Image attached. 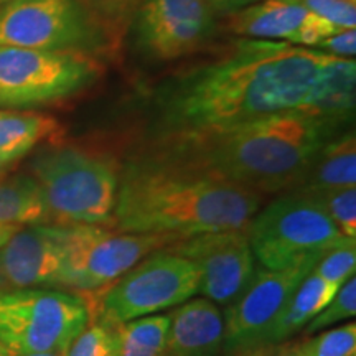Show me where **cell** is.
<instances>
[{
  "instance_id": "8fae6325",
  "label": "cell",
  "mask_w": 356,
  "mask_h": 356,
  "mask_svg": "<svg viewBox=\"0 0 356 356\" xmlns=\"http://www.w3.org/2000/svg\"><path fill=\"white\" fill-rule=\"evenodd\" d=\"M320 257L322 254L284 269H256L251 282L226 310L222 337L226 353H252L264 348L284 307Z\"/></svg>"
},
{
  "instance_id": "4dcf8cb0",
  "label": "cell",
  "mask_w": 356,
  "mask_h": 356,
  "mask_svg": "<svg viewBox=\"0 0 356 356\" xmlns=\"http://www.w3.org/2000/svg\"><path fill=\"white\" fill-rule=\"evenodd\" d=\"M259 356H304L300 350V345H292V346H286V348H280L275 351V353H266L262 350V353Z\"/></svg>"
},
{
  "instance_id": "ffe728a7",
  "label": "cell",
  "mask_w": 356,
  "mask_h": 356,
  "mask_svg": "<svg viewBox=\"0 0 356 356\" xmlns=\"http://www.w3.org/2000/svg\"><path fill=\"white\" fill-rule=\"evenodd\" d=\"M51 225L47 203L37 181L17 175L0 181V226Z\"/></svg>"
},
{
  "instance_id": "e0dca14e",
  "label": "cell",
  "mask_w": 356,
  "mask_h": 356,
  "mask_svg": "<svg viewBox=\"0 0 356 356\" xmlns=\"http://www.w3.org/2000/svg\"><path fill=\"white\" fill-rule=\"evenodd\" d=\"M60 132L51 115L0 109V175L12 170L40 142Z\"/></svg>"
},
{
  "instance_id": "4316f807",
  "label": "cell",
  "mask_w": 356,
  "mask_h": 356,
  "mask_svg": "<svg viewBox=\"0 0 356 356\" xmlns=\"http://www.w3.org/2000/svg\"><path fill=\"white\" fill-rule=\"evenodd\" d=\"M299 2L338 30L356 29L355 0H299Z\"/></svg>"
},
{
  "instance_id": "f546056e",
  "label": "cell",
  "mask_w": 356,
  "mask_h": 356,
  "mask_svg": "<svg viewBox=\"0 0 356 356\" xmlns=\"http://www.w3.org/2000/svg\"><path fill=\"white\" fill-rule=\"evenodd\" d=\"M92 3H95L97 10H101L109 17H114L122 15V13L127 12L132 6L139 3V0H92Z\"/></svg>"
},
{
  "instance_id": "5bb4252c",
  "label": "cell",
  "mask_w": 356,
  "mask_h": 356,
  "mask_svg": "<svg viewBox=\"0 0 356 356\" xmlns=\"http://www.w3.org/2000/svg\"><path fill=\"white\" fill-rule=\"evenodd\" d=\"M76 226H22L0 248V291L61 287Z\"/></svg>"
},
{
  "instance_id": "7402d4cb",
  "label": "cell",
  "mask_w": 356,
  "mask_h": 356,
  "mask_svg": "<svg viewBox=\"0 0 356 356\" xmlns=\"http://www.w3.org/2000/svg\"><path fill=\"white\" fill-rule=\"evenodd\" d=\"M297 193L314 200L346 238L356 241V186L297 191Z\"/></svg>"
},
{
  "instance_id": "83f0119b",
  "label": "cell",
  "mask_w": 356,
  "mask_h": 356,
  "mask_svg": "<svg viewBox=\"0 0 356 356\" xmlns=\"http://www.w3.org/2000/svg\"><path fill=\"white\" fill-rule=\"evenodd\" d=\"M314 50L327 53L343 60H355L356 56V29L355 30H337L335 33L322 40Z\"/></svg>"
},
{
  "instance_id": "52a82bcc",
  "label": "cell",
  "mask_w": 356,
  "mask_h": 356,
  "mask_svg": "<svg viewBox=\"0 0 356 356\" xmlns=\"http://www.w3.org/2000/svg\"><path fill=\"white\" fill-rule=\"evenodd\" d=\"M89 320L88 302L74 293L0 291V345L12 355L66 353Z\"/></svg>"
},
{
  "instance_id": "d6986e66",
  "label": "cell",
  "mask_w": 356,
  "mask_h": 356,
  "mask_svg": "<svg viewBox=\"0 0 356 356\" xmlns=\"http://www.w3.org/2000/svg\"><path fill=\"white\" fill-rule=\"evenodd\" d=\"M338 289L340 287L333 286V284L310 273L299 284V287L296 289V292L292 293V297L284 307L282 314L279 315L277 322L269 332L266 346L286 341L296 333L304 330L305 325L315 315H318L333 299Z\"/></svg>"
},
{
  "instance_id": "8d00e7d4",
  "label": "cell",
  "mask_w": 356,
  "mask_h": 356,
  "mask_svg": "<svg viewBox=\"0 0 356 356\" xmlns=\"http://www.w3.org/2000/svg\"><path fill=\"white\" fill-rule=\"evenodd\" d=\"M355 2H356V0H355Z\"/></svg>"
},
{
  "instance_id": "d6a6232c",
  "label": "cell",
  "mask_w": 356,
  "mask_h": 356,
  "mask_svg": "<svg viewBox=\"0 0 356 356\" xmlns=\"http://www.w3.org/2000/svg\"><path fill=\"white\" fill-rule=\"evenodd\" d=\"M12 356H65V353H26V355H12Z\"/></svg>"
},
{
  "instance_id": "4fadbf2b",
  "label": "cell",
  "mask_w": 356,
  "mask_h": 356,
  "mask_svg": "<svg viewBox=\"0 0 356 356\" xmlns=\"http://www.w3.org/2000/svg\"><path fill=\"white\" fill-rule=\"evenodd\" d=\"M163 251L184 256L198 266L202 274L198 293L215 304H233L256 273L246 228L181 238Z\"/></svg>"
},
{
  "instance_id": "cb8c5ba5",
  "label": "cell",
  "mask_w": 356,
  "mask_h": 356,
  "mask_svg": "<svg viewBox=\"0 0 356 356\" xmlns=\"http://www.w3.org/2000/svg\"><path fill=\"white\" fill-rule=\"evenodd\" d=\"M356 315V277H350L345 284H341L333 299L328 302L327 307L315 315L309 323L305 325L304 333L307 337L327 330L332 325H337L343 320H350Z\"/></svg>"
},
{
  "instance_id": "e575fe53",
  "label": "cell",
  "mask_w": 356,
  "mask_h": 356,
  "mask_svg": "<svg viewBox=\"0 0 356 356\" xmlns=\"http://www.w3.org/2000/svg\"><path fill=\"white\" fill-rule=\"evenodd\" d=\"M0 356H12V353L6 348V346L0 345Z\"/></svg>"
},
{
  "instance_id": "603a6c76",
  "label": "cell",
  "mask_w": 356,
  "mask_h": 356,
  "mask_svg": "<svg viewBox=\"0 0 356 356\" xmlns=\"http://www.w3.org/2000/svg\"><path fill=\"white\" fill-rule=\"evenodd\" d=\"M65 356H119L118 335L114 325L102 320H89L86 327L71 341Z\"/></svg>"
},
{
  "instance_id": "9c48e42d",
  "label": "cell",
  "mask_w": 356,
  "mask_h": 356,
  "mask_svg": "<svg viewBox=\"0 0 356 356\" xmlns=\"http://www.w3.org/2000/svg\"><path fill=\"white\" fill-rule=\"evenodd\" d=\"M200 277L193 261L168 251L154 252L108 286L99 320L119 325L184 304L198 293Z\"/></svg>"
},
{
  "instance_id": "2e32d148",
  "label": "cell",
  "mask_w": 356,
  "mask_h": 356,
  "mask_svg": "<svg viewBox=\"0 0 356 356\" xmlns=\"http://www.w3.org/2000/svg\"><path fill=\"white\" fill-rule=\"evenodd\" d=\"M222 337L225 317L215 302L186 300L170 315L165 356H218Z\"/></svg>"
},
{
  "instance_id": "6da1fadb",
  "label": "cell",
  "mask_w": 356,
  "mask_h": 356,
  "mask_svg": "<svg viewBox=\"0 0 356 356\" xmlns=\"http://www.w3.org/2000/svg\"><path fill=\"white\" fill-rule=\"evenodd\" d=\"M356 65L269 40H236L220 56L168 76L152 91L155 145L210 136L287 111L348 122Z\"/></svg>"
},
{
  "instance_id": "44dd1931",
  "label": "cell",
  "mask_w": 356,
  "mask_h": 356,
  "mask_svg": "<svg viewBox=\"0 0 356 356\" xmlns=\"http://www.w3.org/2000/svg\"><path fill=\"white\" fill-rule=\"evenodd\" d=\"M119 356H165L170 315H147L114 325Z\"/></svg>"
},
{
  "instance_id": "1f68e13d",
  "label": "cell",
  "mask_w": 356,
  "mask_h": 356,
  "mask_svg": "<svg viewBox=\"0 0 356 356\" xmlns=\"http://www.w3.org/2000/svg\"><path fill=\"white\" fill-rule=\"evenodd\" d=\"M20 228L22 226H0V248H2L3 244L12 238L13 233Z\"/></svg>"
},
{
  "instance_id": "7c38bea8",
  "label": "cell",
  "mask_w": 356,
  "mask_h": 356,
  "mask_svg": "<svg viewBox=\"0 0 356 356\" xmlns=\"http://www.w3.org/2000/svg\"><path fill=\"white\" fill-rule=\"evenodd\" d=\"M216 30L215 12L204 0H140L134 38L147 58L180 60L195 53Z\"/></svg>"
},
{
  "instance_id": "5b68a950",
  "label": "cell",
  "mask_w": 356,
  "mask_h": 356,
  "mask_svg": "<svg viewBox=\"0 0 356 356\" xmlns=\"http://www.w3.org/2000/svg\"><path fill=\"white\" fill-rule=\"evenodd\" d=\"M246 233L252 254L266 269H284L328 249L356 243L337 228L314 200L297 191H286L257 211Z\"/></svg>"
},
{
  "instance_id": "3957f363",
  "label": "cell",
  "mask_w": 356,
  "mask_h": 356,
  "mask_svg": "<svg viewBox=\"0 0 356 356\" xmlns=\"http://www.w3.org/2000/svg\"><path fill=\"white\" fill-rule=\"evenodd\" d=\"M262 195L210 172L162 159H144L119 177L113 222L119 233L190 238L246 228Z\"/></svg>"
},
{
  "instance_id": "484cf974",
  "label": "cell",
  "mask_w": 356,
  "mask_h": 356,
  "mask_svg": "<svg viewBox=\"0 0 356 356\" xmlns=\"http://www.w3.org/2000/svg\"><path fill=\"white\" fill-rule=\"evenodd\" d=\"M356 270V243L343 244L325 251L314 267V273L333 286L340 287Z\"/></svg>"
},
{
  "instance_id": "ac0fdd59",
  "label": "cell",
  "mask_w": 356,
  "mask_h": 356,
  "mask_svg": "<svg viewBox=\"0 0 356 356\" xmlns=\"http://www.w3.org/2000/svg\"><path fill=\"white\" fill-rule=\"evenodd\" d=\"M356 186V137L353 131L337 134L315 155L305 175L289 191H312Z\"/></svg>"
},
{
  "instance_id": "7a4b0ae2",
  "label": "cell",
  "mask_w": 356,
  "mask_h": 356,
  "mask_svg": "<svg viewBox=\"0 0 356 356\" xmlns=\"http://www.w3.org/2000/svg\"><path fill=\"white\" fill-rule=\"evenodd\" d=\"M343 121L287 111L193 139L155 145L152 157L222 177L261 195L299 185L318 150Z\"/></svg>"
},
{
  "instance_id": "ba28073f",
  "label": "cell",
  "mask_w": 356,
  "mask_h": 356,
  "mask_svg": "<svg viewBox=\"0 0 356 356\" xmlns=\"http://www.w3.org/2000/svg\"><path fill=\"white\" fill-rule=\"evenodd\" d=\"M99 78L92 56L0 44V109L25 111L63 101Z\"/></svg>"
},
{
  "instance_id": "277c9868",
  "label": "cell",
  "mask_w": 356,
  "mask_h": 356,
  "mask_svg": "<svg viewBox=\"0 0 356 356\" xmlns=\"http://www.w3.org/2000/svg\"><path fill=\"white\" fill-rule=\"evenodd\" d=\"M51 225L101 226L113 221L119 172L113 160L76 147H55L32 162Z\"/></svg>"
},
{
  "instance_id": "d590c367",
  "label": "cell",
  "mask_w": 356,
  "mask_h": 356,
  "mask_svg": "<svg viewBox=\"0 0 356 356\" xmlns=\"http://www.w3.org/2000/svg\"><path fill=\"white\" fill-rule=\"evenodd\" d=\"M3 2H7V0H0V6H2V3H3Z\"/></svg>"
},
{
  "instance_id": "30bf717a",
  "label": "cell",
  "mask_w": 356,
  "mask_h": 356,
  "mask_svg": "<svg viewBox=\"0 0 356 356\" xmlns=\"http://www.w3.org/2000/svg\"><path fill=\"white\" fill-rule=\"evenodd\" d=\"M178 239L175 234L113 233L101 226H76L61 287L97 292Z\"/></svg>"
},
{
  "instance_id": "8992f818",
  "label": "cell",
  "mask_w": 356,
  "mask_h": 356,
  "mask_svg": "<svg viewBox=\"0 0 356 356\" xmlns=\"http://www.w3.org/2000/svg\"><path fill=\"white\" fill-rule=\"evenodd\" d=\"M0 44L92 56L108 47V33L88 0H7Z\"/></svg>"
},
{
  "instance_id": "f1b7e54d",
  "label": "cell",
  "mask_w": 356,
  "mask_h": 356,
  "mask_svg": "<svg viewBox=\"0 0 356 356\" xmlns=\"http://www.w3.org/2000/svg\"><path fill=\"white\" fill-rule=\"evenodd\" d=\"M208 3V7L213 12L221 13V15H233V13L243 10L252 3L259 2V0H204Z\"/></svg>"
},
{
  "instance_id": "d4e9b609",
  "label": "cell",
  "mask_w": 356,
  "mask_h": 356,
  "mask_svg": "<svg viewBox=\"0 0 356 356\" xmlns=\"http://www.w3.org/2000/svg\"><path fill=\"white\" fill-rule=\"evenodd\" d=\"M304 356H356V325L348 322L300 343Z\"/></svg>"
},
{
  "instance_id": "9a60e30c",
  "label": "cell",
  "mask_w": 356,
  "mask_h": 356,
  "mask_svg": "<svg viewBox=\"0 0 356 356\" xmlns=\"http://www.w3.org/2000/svg\"><path fill=\"white\" fill-rule=\"evenodd\" d=\"M229 30L243 38L315 48L338 29L312 13L299 0H259L229 15Z\"/></svg>"
},
{
  "instance_id": "836d02e7",
  "label": "cell",
  "mask_w": 356,
  "mask_h": 356,
  "mask_svg": "<svg viewBox=\"0 0 356 356\" xmlns=\"http://www.w3.org/2000/svg\"><path fill=\"white\" fill-rule=\"evenodd\" d=\"M262 353V348L257 351H252V353H241V355H233V356H259Z\"/></svg>"
}]
</instances>
